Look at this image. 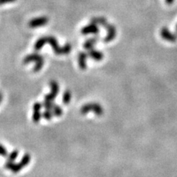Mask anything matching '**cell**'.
Here are the masks:
<instances>
[{
    "label": "cell",
    "instance_id": "1",
    "mask_svg": "<svg viewBox=\"0 0 177 177\" xmlns=\"http://www.w3.org/2000/svg\"><path fill=\"white\" fill-rule=\"evenodd\" d=\"M46 40L47 43L50 44L51 45L52 48H53L56 55H67L71 51V45L69 43L66 44L63 47H61L55 37L47 36L46 37Z\"/></svg>",
    "mask_w": 177,
    "mask_h": 177
},
{
    "label": "cell",
    "instance_id": "2",
    "mask_svg": "<svg viewBox=\"0 0 177 177\" xmlns=\"http://www.w3.org/2000/svg\"><path fill=\"white\" fill-rule=\"evenodd\" d=\"M90 111L94 112L96 115L101 116L103 114V109L100 104L96 103H90L84 105L81 107V113L82 114H86Z\"/></svg>",
    "mask_w": 177,
    "mask_h": 177
},
{
    "label": "cell",
    "instance_id": "3",
    "mask_svg": "<svg viewBox=\"0 0 177 177\" xmlns=\"http://www.w3.org/2000/svg\"><path fill=\"white\" fill-rule=\"evenodd\" d=\"M30 162V155L28 154V153H26V154H24V156H23V157L21 158L19 163L14 164L10 170H11L13 173H18V172H19L20 170L23 168V167H25Z\"/></svg>",
    "mask_w": 177,
    "mask_h": 177
},
{
    "label": "cell",
    "instance_id": "4",
    "mask_svg": "<svg viewBox=\"0 0 177 177\" xmlns=\"http://www.w3.org/2000/svg\"><path fill=\"white\" fill-rule=\"evenodd\" d=\"M105 28L107 30V36L103 39V41L105 43H108V42L112 41V40L115 39L116 35H117V30H116L115 27L112 24H109Z\"/></svg>",
    "mask_w": 177,
    "mask_h": 177
},
{
    "label": "cell",
    "instance_id": "5",
    "mask_svg": "<svg viewBox=\"0 0 177 177\" xmlns=\"http://www.w3.org/2000/svg\"><path fill=\"white\" fill-rule=\"evenodd\" d=\"M161 36L164 40L170 42H175L177 40V36L175 34L172 33L167 27H163L161 30Z\"/></svg>",
    "mask_w": 177,
    "mask_h": 177
},
{
    "label": "cell",
    "instance_id": "6",
    "mask_svg": "<svg viewBox=\"0 0 177 177\" xmlns=\"http://www.w3.org/2000/svg\"><path fill=\"white\" fill-rule=\"evenodd\" d=\"M100 30L97 24L91 23V24L84 27L81 30V33L84 35H88V34H98Z\"/></svg>",
    "mask_w": 177,
    "mask_h": 177
},
{
    "label": "cell",
    "instance_id": "7",
    "mask_svg": "<svg viewBox=\"0 0 177 177\" xmlns=\"http://www.w3.org/2000/svg\"><path fill=\"white\" fill-rule=\"evenodd\" d=\"M48 22V19L46 17L34 19L29 22V26L30 27H37L43 26Z\"/></svg>",
    "mask_w": 177,
    "mask_h": 177
},
{
    "label": "cell",
    "instance_id": "8",
    "mask_svg": "<svg viewBox=\"0 0 177 177\" xmlns=\"http://www.w3.org/2000/svg\"><path fill=\"white\" fill-rule=\"evenodd\" d=\"M43 59H44V57L38 54V53H33V54H30L27 56L24 59V60H23V64H29L30 62H33V61L37 62L40 60H43Z\"/></svg>",
    "mask_w": 177,
    "mask_h": 177
},
{
    "label": "cell",
    "instance_id": "9",
    "mask_svg": "<svg viewBox=\"0 0 177 177\" xmlns=\"http://www.w3.org/2000/svg\"><path fill=\"white\" fill-rule=\"evenodd\" d=\"M88 56L90 58H92L93 60L97 61H101L103 58V53L101 51L96 50L93 48L92 50H88Z\"/></svg>",
    "mask_w": 177,
    "mask_h": 177
},
{
    "label": "cell",
    "instance_id": "10",
    "mask_svg": "<svg viewBox=\"0 0 177 177\" xmlns=\"http://www.w3.org/2000/svg\"><path fill=\"white\" fill-rule=\"evenodd\" d=\"M88 54L84 52H81L78 54V64H79L80 68L82 70H85L87 68V58Z\"/></svg>",
    "mask_w": 177,
    "mask_h": 177
},
{
    "label": "cell",
    "instance_id": "11",
    "mask_svg": "<svg viewBox=\"0 0 177 177\" xmlns=\"http://www.w3.org/2000/svg\"><path fill=\"white\" fill-rule=\"evenodd\" d=\"M98 41V37H95V38L89 39L88 40H87L85 41V43L84 44V49H86L87 50H89L94 48V46L97 44Z\"/></svg>",
    "mask_w": 177,
    "mask_h": 177
},
{
    "label": "cell",
    "instance_id": "12",
    "mask_svg": "<svg viewBox=\"0 0 177 177\" xmlns=\"http://www.w3.org/2000/svg\"><path fill=\"white\" fill-rule=\"evenodd\" d=\"M91 23H93V24H99V25H101L103 27H106V26L109 24L107 20L106 19L103 17H94L91 19Z\"/></svg>",
    "mask_w": 177,
    "mask_h": 177
},
{
    "label": "cell",
    "instance_id": "13",
    "mask_svg": "<svg viewBox=\"0 0 177 177\" xmlns=\"http://www.w3.org/2000/svg\"><path fill=\"white\" fill-rule=\"evenodd\" d=\"M47 43L46 37H41V38L39 39L36 42L35 45H34V50L36 51H39L41 50V48L44 46L45 44Z\"/></svg>",
    "mask_w": 177,
    "mask_h": 177
},
{
    "label": "cell",
    "instance_id": "14",
    "mask_svg": "<svg viewBox=\"0 0 177 177\" xmlns=\"http://www.w3.org/2000/svg\"><path fill=\"white\" fill-rule=\"evenodd\" d=\"M72 95L71 92L69 90H66L65 92H64L63 98H62V101H63L64 104H68L70 102V100H71Z\"/></svg>",
    "mask_w": 177,
    "mask_h": 177
},
{
    "label": "cell",
    "instance_id": "15",
    "mask_svg": "<svg viewBox=\"0 0 177 177\" xmlns=\"http://www.w3.org/2000/svg\"><path fill=\"white\" fill-rule=\"evenodd\" d=\"M53 114L57 117H60V116L62 115L63 114V110H62L61 107L59 105H56V103L54 104L53 108Z\"/></svg>",
    "mask_w": 177,
    "mask_h": 177
},
{
    "label": "cell",
    "instance_id": "16",
    "mask_svg": "<svg viewBox=\"0 0 177 177\" xmlns=\"http://www.w3.org/2000/svg\"><path fill=\"white\" fill-rule=\"evenodd\" d=\"M50 86L51 87V92L58 95V93L59 92V86L58 83L55 81H51L50 83Z\"/></svg>",
    "mask_w": 177,
    "mask_h": 177
},
{
    "label": "cell",
    "instance_id": "17",
    "mask_svg": "<svg viewBox=\"0 0 177 177\" xmlns=\"http://www.w3.org/2000/svg\"><path fill=\"white\" fill-rule=\"evenodd\" d=\"M41 114L40 113V111H33V120L34 123H39L41 120Z\"/></svg>",
    "mask_w": 177,
    "mask_h": 177
},
{
    "label": "cell",
    "instance_id": "18",
    "mask_svg": "<svg viewBox=\"0 0 177 177\" xmlns=\"http://www.w3.org/2000/svg\"><path fill=\"white\" fill-rule=\"evenodd\" d=\"M55 103H53L52 101H44V103H42V106L45 109H47V110H53V106H54Z\"/></svg>",
    "mask_w": 177,
    "mask_h": 177
},
{
    "label": "cell",
    "instance_id": "19",
    "mask_svg": "<svg viewBox=\"0 0 177 177\" xmlns=\"http://www.w3.org/2000/svg\"><path fill=\"white\" fill-rule=\"evenodd\" d=\"M43 65H44V59L43 60H40L39 61H37L36 64V65L34 66L33 69L34 73H37V72L40 71V70H41V68L43 67Z\"/></svg>",
    "mask_w": 177,
    "mask_h": 177
},
{
    "label": "cell",
    "instance_id": "20",
    "mask_svg": "<svg viewBox=\"0 0 177 177\" xmlns=\"http://www.w3.org/2000/svg\"><path fill=\"white\" fill-rule=\"evenodd\" d=\"M18 155H19V151H17V150H14V151H12L11 153L7 156V160L13 162V161L17 158Z\"/></svg>",
    "mask_w": 177,
    "mask_h": 177
},
{
    "label": "cell",
    "instance_id": "21",
    "mask_svg": "<svg viewBox=\"0 0 177 177\" xmlns=\"http://www.w3.org/2000/svg\"><path fill=\"white\" fill-rule=\"evenodd\" d=\"M53 112H52L51 110H47V109H46V110L43 112V114H42V116L44 117V118L47 120H50L52 117H53Z\"/></svg>",
    "mask_w": 177,
    "mask_h": 177
},
{
    "label": "cell",
    "instance_id": "22",
    "mask_svg": "<svg viewBox=\"0 0 177 177\" xmlns=\"http://www.w3.org/2000/svg\"><path fill=\"white\" fill-rule=\"evenodd\" d=\"M56 96H57V95L55 93H53V92H50V93H49L48 95H46L44 97V100L45 101H54L55 98H56Z\"/></svg>",
    "mask_w": 177,
    "mask_h": 177
},
{
    "label": "cell",
    "instance_id": "23",
    "mask_svg": "<svg viewBox=\"0 0 177 177\" xmlns=\"http://www.w3.org/2000/svg\"><path fill=\"white\" fill-rule=\"evenodd\" d=\"M0 155L4 157H7L8 156V153H7V151L4 148V147L2 145L0 144Z\"/></svg>",
    "mask_w": 177,
    "mask_h": 177
},
{
    "label": "cell",
    "instance_id": "24",
    "mask_svg": "<svg viewBox=\"0 0 177 177\" xmlns=\"http://www.w3.org/2000/svg\"><path fill=\"white\" fill-rule=\"evenodd\" d=\"M43 107L42 104L39 102H36L33 105V111H40Z\"/></svg>",
    "mask_w": 177,
    "mask_h": 177
},
{
    "label": "cell",
    "instance_id": "25",
    "mask_svg": "<svg viewBox=\"0 0 177 177\" xmlns=\"http://www.w3.org/2000/svg\"><path fill=\"white\" fill-rule=\"evenodd\" d=\"M13 164H14L13 162H12V161L7 160V162H6V163H5V165H4V167H5L6 168L10 169H10L12 168V167H13Z\"/></svg>",
    "mask_w": 177,
    "mask_h": 177
},
{
    "label": "cell",
    "instance_id": "26",
    "mask_svg": "<svg viewBox=\"0 0 177 177\" xmlns=\"http://www.w3.org/2000/svg\"><path fill=\"white\" fill-rule=\"evenodd\" d=\"M174 1V0H165V2L167 3V4H172Z\"/></svg>",
    "mask_w": 177,
    "mask_h": 177
},
{
    "label": "cell",
    "instance_id": "27",
    "mask_svg": "<svg viewBox=\"0 0 177 177\" xmlns=\"http://www.w3.org/2000/svg\"><path fill=\"white\" fill-rule=\"evenodd\" d=\"M2 95H1V92H0V103H1V101H2Z\"/></svg>",
    "mask_w": 177,
    "mask_h": 177
},
{
    "label": "cell",
    "instance_id": "28",
    "mask_svg": "<svg viewBox=\"0 0 177 177\" xmlns=\"http://www.w3.org/2000/svg\"><path fill=\"white\" fill-rule=\"evenodd\" d=\"M176 31H177V24H176Z\"/></svg>",
    "mask_w": 177,
    "mask_h": 177
}]
</instances>
